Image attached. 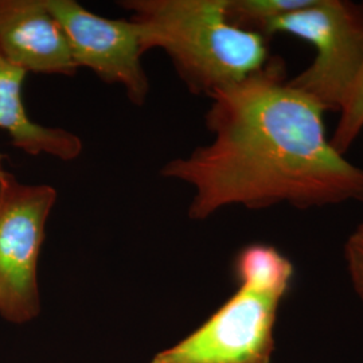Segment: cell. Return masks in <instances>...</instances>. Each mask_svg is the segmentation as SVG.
Listing matches in <instances>:
<instances>
[{
	"instance_id": "obj_1",
	"label": "cell",
	"mask_w": 363,
	"mask_h": 363,
	"mask_svg": "<svg viewBox=\"0 0 363 363\" xmlns=\"http://www.w3.org/2000/svg\"><path fill=\"white\" fill-rule=\"evenodd\" d=\"M208 99L213 142L162 169L194 187L191 220L232 205L307 210L363 202L362 167L333 147L323 108L289 85L280 58Z\"/></svg>"
},
{
	"instance_id": "obj_2",
	"label": "cell",
	"mask_w": 363,
	"mask_h": 363,
	"mask_svg": "<svg viewBox=\"0 0 363 363\" xmlns=\"http://www.w3.org/2000/svg\"><path fill=\"white\" fill-rule=\"evenodd\" d=\"M143 52L160 48L194 94L210 96L255 74L271 60L268 38L233 25L226 0H127Z\"/></svg>"
},
{
	"instance_id": "obj_3",
	"label": "cell",
	"mask_w": 363,
	"mask_h": 363,
	"mask_svg": "<svg viewBox=\"0 0 363 363\" xmlns=\"http://www.w3.org/2000/svg\"><path fill=\"white\" fill-rule=\"evenodd\" d=\"M286 33L315 48L311 65L289 85L323 111L340 112L363 65V6L347 0H311L271 21L262 37Z\"/></svg>"
},
{
	"instance_id": "obj_4",
	"label": "cell",
	"mask_w": 363,
	"mask_h": 363,
	"mask_svg": "<svg viewBox=\"0 0 363 363\" xmlns=\"http://www.w3.org/2000/svg\"><path fill=\"white\" fill-rule=\"evenodd\" d=\"M55 202L52 186L25 184L0 169V313L10 322L39 313V253Z\"/></svg>"
},
{
	"instance_id": "obj_5",
	"label": "cell",
	"mask_w": 363,
	"mask_h": 363,
	"mask_svg": "<svg viewBox=\"0 0 363 363\" xmlns=\"http://www.w3.org/2000/svg\"><path fill=\"white\" fill-rule=\"evenodd\" d=\"M240 288L190 337L151 363H271L277 312L286 289L253 279Z\"/></svg>"
},
{
	"instance_id": "obj_6",
	"label": "cell",
	"mask_w": 363,
	"mask_h": 363,
	"mask_svg": "<svg viewBox=\"0 0 363 363\" xmlns=\"http://www.w3.org/2000/svg\"><path fill=\"white\" fill-rule=\"evenodd\" d=\"M46 4L64 27L78 67H89L105 82L121 85L133 104H144L150 82L135 22L100 16L74 0H46Z\"/></svg>"
},
{
	"instance_id": "obj_7",
	"label": "cell",
	"mask_w": 363,
	"mask_h": 363,
	"mask_svg": "<svg viewBox=\"0 0 363 363\" xmlns=\"http://www.w3.org/2000/svg\"><path fill=\"white\" fill-rule=\"evenodd\" d=\"M0 54L26 73L73 76L78 69L46 0H0Z\"/></svg>"
},
{
	"instance_id": "obj_8",
	"label": "cell",
	"mask_w": 363,
	"mask_h": 363,
	"mask_svg": "<svg viewBox=\"0 0 363 363\" xmlns=\"http://www.w3.org/2000/svg\"><path fill=\"white\" fill-rule=\"evenodd\" d=\"M26 74L0 54V130H7L13 147L28 155L48 154L65 162L77 159L82 152V142L77 135L45 127L27 115L22 101Z\"/></svg>"
},
{
	"instance_id": "obj_9",
	"label": "cell",
	"mask_w": 363,
	"mask_h": 363,
	"mask_svg": "<svg viewBox=\"0 0 363 363\" xmlns=\"http://www.w3.org/2000/svg\"><path fill=\"white\" fill-rule=\"evenodd\" d=\"M310 1L311 0H226V15L235 26L261 34L271 21L298 10Z\"/></svg>"
},
{
	"instance_id": "obj_10",
	"label": "cell",
	"mask_w": 363,
	"mask_h": 363,
	"mask_svg": "<svg viewBox=\"0 0 363 363\" xmlns=\"http://www.w3.org/2000/svg\"><path fill=\"white\" fill-rule=\"evenodd\" d=\"M339 115L337 128L330 140L337 152L345 155L363 130V65Z\"/></svg>"
},
{
	"instance_id": "obj_11",
	"label": "cell",
	"mask_w": 363,
	"mask_h": 363,
	"mask_svg": "<svg viewBox=\"0 0 363 363\" xmlns=\"http://www.w3.org/2000/svg\"><path fill=\"white\" fill-rule=\"evenodd\" d=\"M345 259L352 286L363 301V222L354 229L345 244Z\"/></svg>"
}]
</instances>
